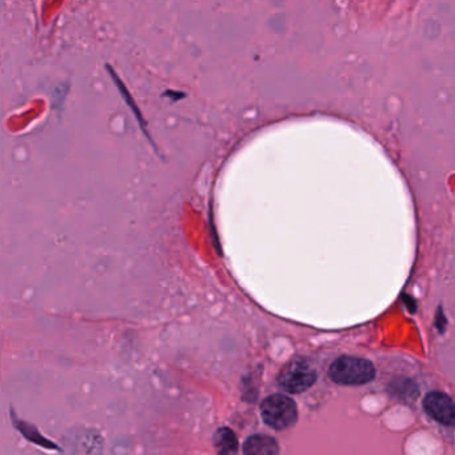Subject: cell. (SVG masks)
Segmentation results:
<instances>
[{
    "label": "cell",
    "mask_w": 455,
    "mask_h": 455,
    "mask_svg": "<svg viewBox=\"0 0 455 455\" xmlns=\"http://www.w3.org/2000/svg\"><path fill=\"white\" fill-rule=\"evenodd\" d=\"M330 376L339 385H364L373 381L375 369L373 363L357 357H340L330 367Z\"/></svg>",
    "instance_id": "cell-1"
},
{
    "label": "cell",
    "mask_w": 455,
    "mask_h": 455,
    "mask_svg": "<svg viewBox=\"0 0 455 455\" xmlns=\"http://www.w3.org/2000/svg\"><path fill=\"white\" fill-rule=\"evenodd\" d=\"M260 413L265 423L275 430H284L292 427L298 417L295 402L292 398L282 394H274L266 398L262 402Z\"/></svg>",
    "instance_id": "cell-2"
},
{
    "label": "cell",
    "mask_w": 455,
    "mask_h": 455,
    "mask_svg": "<svg viewBox=\"0 0 455 455\" xmlns=\"http://www.w3.org/2000/svg\"><path fill=\"white\" fill-rule=\"evenodd\" d=\"M316 381V369L304 358H296L287 363L278 376L280 388L292 394L304 393L314 385Z\"/></svg>",
    "instance_id": "cell-3"
},
{
    "label": "cell",
    "mask_w": 455,
    "mask_h": 455,
    "mask_svg": "<svg viewBox=\"0 0 455 455\" xmlns=\"http://www.w3.org/2000/svg\"><path fill=\"white\" fill-rule=\"evenodd\" d=\"M423 408L432 420L446 425H455V402L444 393L432 391L423 401Z\"/></svg>",
    "instance_id": "cell-4"
},
{
    "label": "cell",
    "mask_w": 455,
    "mask_h": 455,
    "mask_svg": "<svg viewBox=\"0 0 455 455\" xmlns=\"http://www.w3.org/2000/svg\"><path fill=\"white\" fill-rule=\"evenodd\" d=\"M243 451L250 455L277 454L280 446L274 438L267 435H253L243 444Z\"/></svg>",
    "instance_id": "cell-5"
},
{
    "label": "cell",
    "mask_w": 455,
    "mask_h": 455,
    "mask_svg": "<svg viewBox=\"0 0 455 455\" xmlns=\"http://www.w3.org/2000/svg\"><path fill=\"white\" fill-rule=\"evenodd\" d=\"M214 444L221 454H234L238 451V439L227 427H222L217 432Z\"/></svg>",
    "instance_id": "cell-6"
},
{
    "label": "cell",
    "mask_w": 455,
    "mask_h": 455,
    "mask_svg": "<svg viewBox=\"0 0 455 455\" xmlns=\"http://www.w3.org/2000/svg\"><path fill=\"white\" fill-rule=\"evenodd\" d=\"M105 70L110 72V75H111L113 81H114V83L117 84V90L120 91V95L123 96L125 102L129 105V108H131V111L134 113V115L137 117V120L139 122L140 126H142V129L146 132V122H144V117L142 115V113H140L138 105H135V102H134V99H132V96H131V93H129V90L126 88V86L123 84V82L119 79V76L115 74V71L113 70V67H111L110 64H105Z\"/></svg>",
    "instance_id": "cell-7"
}]
</instances>
